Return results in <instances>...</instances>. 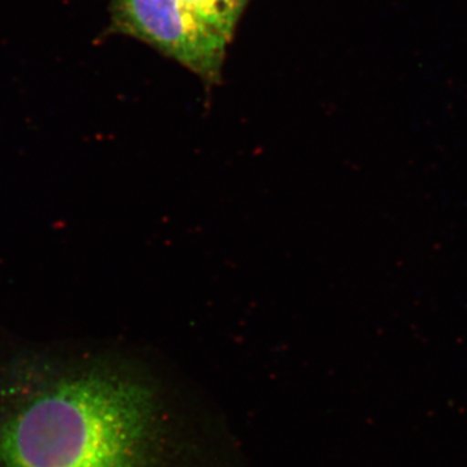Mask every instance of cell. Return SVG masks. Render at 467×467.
Segmentation results:
<instances>
[{"label":"cell","instance_id":"1","mask_svg":"<svg viewBox=\"0 0 467 467\" xmlns=\"http://www.w3.org/2000/svg\"><path fill=\"white\" fill-rule=\"evenodd\" d=\"M156 410L112 362L17 356L0 368V467H149Z\"/></svg>","mask_w":467,"mask_h":467},{"label":"cell","instance_id":"2","mask_svg":"<svg viewBox=\"0 0 467 467\" xmlns=\"http://www.w3.org/2000/svg\"><path fill=\"white\" fill-rule=\"evenodd\" d=\"M113 23L202 78H218L229 41L182 0H115Z\"/></svg>","mask_w":467,"mask_h":467},{"label":"cell","instance_id":"3","mask_svg":"<svg viewBox=\"0 0 467 467\" xmlns=\"http://www.w3.org/2000/svg\"><path fill=\"white\" fill-rule=\"evenodd\" d=\"M193 14L217 30L227 41L232 38L248 0H182Z\"/></svg>","mask_w":467,"mask_h":467}]
</instances>
